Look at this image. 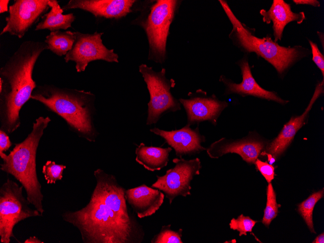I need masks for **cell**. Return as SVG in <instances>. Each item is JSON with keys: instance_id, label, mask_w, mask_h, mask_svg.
<instances>
[{"instance_id": "6da1fadb", "label": "cell", "mask_w": 324, "mask_h": 243, "mask_svg": "<svg viewBox=\"0 0 324 243\" xmlns=\"http://www.w3.org/2000/svg\"><path fill=\"white\" fill-rule=\"evenodd\" d=\"M96 185L86 206L65 211L63 220L76 227L84 243H140L142 226L129 212L126 190L115 177L98 168L94 172Z\"/></svg>"}, {"instance_id": "7a4b0ae2", "label": "cell", "mask_w": 324, "mask_h": 243, "mask_svg": "<svg viewBox=\"0 0 324 243\" xmlns=\"http://www.w3.org/2000/svg\"><path fill=\"white\" fill-rule=\"evenodd\" d=\"M46 49L45 42L24 41L0 69V129L7 134L20 125V111L36 87L32 78L34 65Z\"/></svg>"}, {"instance_id": "3957f363", "label": "cell", "mask_w": 324, "mask_h": 243, "mask_svg": "<svg viewBox=\"0 0 324 243\" xmlns=\"http://www.w3.org/2000/svg\"><path fill=\"white\" fill-rule=\"evenodd\" d=\"M95 97L90 92L51 84L36 87L31 96V99L41 102L63 118L79 137L89 142H95L98 135L93 121Z\"/></svg>"}, {"instance_id": "277c9868", "label": "cell", "mask_w": 324, "mask_h": 243, "mask_svg": "<svg viewBox=\"0 0 324 243\" xmlns=\"http://www.w3.org/2000/svg\"><path fill=\"white\" fill-rule=\"evenodd\" d=\"M51 120L40 116L33 123L32 130L22 142L16 144L13 150L2 159L0 170L12 175L24 188L27 199L42 215L43 194L37 178L36 155L44 131Z\"/></svg>"}, {"instance_id": "5b68a950", "label": "cell", "mask_w": 324, "mask_h": 243, "mask_svg": "<svg viewBox=\"0 0 324 243\" xmlns=\"http://www.w3.org/2000/svg\"><path fill=\"white\" fill-rule=\"evenodd\" d=\"M224 11L232 25L229 37L233 44L246 53L254 52L271 64L282 75L297 62L311 54L309 49L301 46L285 47L280 46L271 37L259 38L254 29L242 23L234 15L225 0H219Z\"/></svg>"}, {"instance_id": "8992f818", "label": "cell", "mask_w": 324, "mask_h": 243, "mask_svg": "<svg viewBox=\"0 0 324 243\" xmlns=\"http://www.w3.org/2000/svg\"><path fill=\"white\" fill-rule=\"evenodd\" d=\"M181 1L156 0L142 21V26L146 32L149 46L148 59L160 64L165 61L170 25Z\"/></svg>"}, {"instance_id": "52a82bcc", "label": "cell", "mask_w": 324, "mask_h": 243, "mask_svg": "<svg viewBox=\"0 0 324 243\" xmlns=\"http://www.w3.org/2000/svg\"><path fill=\"white\" fill-rule=\"evenodd\" d=\"M23 187L10 179L0 188V242L9 243L12 237L15 238L13 229L16 224L25 219L42 216L23 194Z\"/></svg>"}, {"instance_id": "ba28073f", "label": "cell", "mask_w": 324, "mask_h": 243, "mask_svg": "<svg viewBox=\"0 0 324 243\" xmlns=\"http://www.w3.org/2000/svg\"><path fill=\"white\" fill-rule=\"evenodd\" d=\"M139 70L150 95V100L147 103V125L156 124L164 114L181 109L179 100L173 96L170 91L171 88L174 87L175 81L166 78L165 68L157 72L153 70L152 67L142 64L139 66Z\"/></svg>"}, {"instance_id": "9c48e42d", "label": "cell", "mask_w": 324, "mask_h": 243, "mask_svg": "<svg viewBox=\"0 0 324 243\" xmlns=\"http://www.w3.org/2000/svg\"><path fill=\"white\" fill-rule=\"evenodd\" d=\"M173 162L175 166L167 170L163 176H157L156 181L151 185L165 194L170 204L178 196L186 197L191 194L190 182L195 176L200 174L202 168L198 158L189 160L176 158Z\"/></svg>"}, {"instance_id": "30bf717a", "label": "cell", "mask_w": 324, "mask_h": 243, "mask_svg": "<svg viewBox=\"0 0 324 243\" xmlns=\"http://www.w3.org/2000/svg\"><path fill=\"white\" fill-rule=\"evenodd\" d=\"M75 40L73 47L65 55V62L74 61L78 72L85 71L88 64L95 60L118 62V56L113 49L107 48L101 39L103 32L93 34L74 32Z\"/></svg>"}, {"instance_id": "8fae6325", "label": "cell", "mask_w": 324, "mask_h": 243, "mask_svg": "<svg viewBox=\"0 0 324 243\" xmlns=\"http://www.w3.org/2000/svg\"><path fill=\"white\" fill-rule=\"evenodd\" d=\"M49 0H16L9 7V15L0 35L8 33L22 38L50 8Z\"/></svg>"}, {"instance_id": "7c38bea8", "label": "cell", "mask_w": 324, "mask_h": 243, "mask_svg": "<svg viewBox=\"0 0 324 243\" xmlns=\"http://www.w3.org/2000/svg\"><path fill=\"white\" fill-rule=\"evenodd\" d=\"M188 99L178 100L183 106L187 116V125L199 124L207 121L215 126L217 119L228 103L219 100L214 95H207V92L198 89L194 92H189Z\"/></svg>"}, {"instance_id": "4fadbf2b", "label": "cell", "mask_w": 324, "mask_h": 243, "mask_svg": "<svg viewBox=\"0 0 324 243\" xmlns=\"http://www.w3.org/2000/svg\"><path fill=\"white\" fill-rule=\"evenodd\" d=\"M150 131L162 137L174 149L177 156L179 158L185 155L199 153L206 149L201 145L206 139L200 134L198 126L193 129L187 124L179 130L166 131L154 128L150 129Z\"/></svg>"}, {"instance_id": "5bb4252c", "label": "cell", "mask_w": 324, "mask_h": 243, "mask_svg": "<svg viewBox=\"0 0 324 243\" xmlns=\"http://www.w3.org/2000/svg\"><path fill=\"white\" fill-rule=\"evenodd\" d=\"M237 64L241 70L242 81L240 83H236L221 75L219 81L226 86L225 94H236L243 97L252 96L275 101L282 104L288 102L281 98L275 92L265 90L258 84L252 76L247 55L239 60Z\"/></svg>"}, {"instance_id": "9a60e30c", "label": "cell", "mask_w": 324, "mask_h": 243, "mask_svg": "<svg viewBox=\"0 0 324 243\" xmlns=\"http://www.w3.org/2000/svg\"><path fill=\"white\" fill-rule=\"evenodd\" d=\"M133 0H70L62 6L67 10L80 9L89 12L96 17L120 18L132 12Z\"/></svg>"}, {"instance_id": "2e32d148", "label": "cell", "mask_w": 324, "mask_h": 243, "mask_svg": "<svg viewBox=\"0 0 324 243\" xmlns=\"http://www.w3.org/2000/svg\"><path fill=\"white\" fill-rule=\"evenodd\" d=\"M237 140L223 138L211 145L207 153L212 159L218 158L229 153H237L248 163H254L263 148L264 144L248 136Z\"/></svg>"}, {"instance_id": "e0dca14e", "label": "cell", "mask_w": 324, "mask_h": 243, "mask_svg": "<svg viewBox=\"0 0 324 243\" xmlns=\"http://www.w3.org/2000/svg\"><path fill=\"white\" fill-rule=\"evenodd\" d=\"M125 197L139 218L151 216L163 202L164 194L161 191L145 184L126 190Z\"/></svg>"}, {"instance_id": "ac0fdd59", "label": "cell", "mask_w": 324, "mask_h": 243, "mask_svg": "<svg viewBox=\"0 0 324 243\" xmlns=\"http://www.w3.org/2000/svg\"><path fill=\"white\" fill-rule=\"evenodd\" d=\"M264 22L269 24L273 22V35L275 42L281 41L285 26L290 22L296 21L301 24L306 19L303 12L294 13L292 11L291 5L283 0H274L270 9L259 11Z\"/></svg>"}, {"instance_id": "d6986e66", "label": "cell", "mask_w": 324, "mask_h": 243, "mask_svg": "<svg viewBox=\"0 0 324 243\" xmlns=\"http://www.w3.org/2000/svg\"><path fill=\"white\" fill-rule=\"evenodd\" d=\"M324 92V80L316 86L310 101L301 115L292 117L286 124L277 137L268 146L267 151L273 157L280 155L293 140L297 131L305 123V120L313 104L320 94Z\"/></svg>"}, {"instance_id": "ffe728a7", "label": "cell", "mask_w": 324, "mask_h": 243, "mask_svg": "<svg viewBox=\"0 0 324 243\" xmlns=\"http://www.w3.org/2000/svg\"><path fill=\"white\" fill-rule=\"evenodd\" d=\"M172 149L170 147L148 146L141 143L135 149V160L149 171L160 170L167 165Z\"/></svg>"}, {"instance_id": "44dd1931", "label": "cell", "mask_w": 324, "mask_h": 243, "mask_svg": "<svg viewBox=\"0 0 324 243\" xmlns=\"http://www.w3.org/2000/svg\"><path fill=\"white\" fill-rule=\"evenodd\" d=\"M50 11L43 15L41 21L36 26L35 31L49 30L51 32L66 30L71 27L76 17L73 13L64 15V10L56 0H49Z\"/></svg>"}, {"instance_id": "7402d4cb", "label": "cell", "mask_w": 324, "mask_h": 243, "mask_svg": "<svg viewBox=\"0 0 324 243\" xmlns=\"http://www.w3.org/2000/svg\"><path fill=\"white\" fill-rule=\"evenodd\" d=\"M75 40L74 32H51L46 36L45 42L49 49L59 56L65 55L71 49Z\"/></svg>"}, {"instance_id": "603a6c76", "label": "cell", "mask_w": 324, "mask_h": 243, "mask_svg": "<svg viewBox=\"0 0 324 243\" xmlns=\"http://www.w3.org/2000/svg\"><path fill=\"white\" fill-rule=\"evenodd\" d=\"M324 189L315 192L298 206V211L303 218L310 231L315 233L312 213L316 203L324 196Z\"/></svg>"}, {"instance_id": "cb8c5ba5", "label": "cell", "mask_w": 324, "mask_h": 243, "mask_svg": "<svg viewBox=\"0 0 324 243\" xmlns=\"http://www.w3.org/2000/svg\"><path fill=\"white\" fill-rule=\"evenodd\" d=\"M279 205L276 203V194L271 183H269L267 188V202L264 211L262 223L268 227L272 221L276 217L278 213Z\"/></svg>"}, {"instance_id": "d4e9b609", "label": "cell", "mask_w": 324, "mask_h": 243, "mask_svg": "<svg viewBox=\"0 0 324 243\" xmlns=\"http://www.w3.org/2000/svg\"><path fill=\"white\" fill-rule=\"evenodd\" d=\"M171 225L162 227L160 232L154 235L152 243H182L181 240L182 229L177 231L170 229Z\"/></svg>"}, {"instance_id": "484cf974", "label": "cell", "mask_w": 324, "mask_h": 243, "mask_svg": "<svg viewBox=\"0 0 324 243\" xmlns=\"http://www.w3.org/2000/svg\"><path fill=\"white\" fill-rule=\"evenodd\" d=\"M66 166L56 164L55 162L48 161L43 165L42 173L48 184H55L57 180L63 178V173Z\"/></svg>"}, {"instance_id": "4316f807", "label": "cell", "mask_w": 324, "mask_h": 243, "mask_svg": "<svg viewBox=\"0 0 324 243\" xmlns=\"http://www.w3.org/2000/svg\"><path fill=\"white\" fill-rule=\"evenodd\" d=\"M257 221H255L249 216H245L243 214L237 218H232L229 223L230 228L239 232V236L246 235L247 232H252Z\"/></svg>"}, {"instance_id": "83f0119b", "label": "cell", "mask_w": 324, "mask_h": 243, "mask_svg": "<svg viewBox=\"0 0 324 243\" xmlns=\"http://www.w3.org/2000/svg\"><path fill=\"white\" fill-rule=\"evenodd\" d=\"M258 169L265 178L268 183H270L274 178L275 168L267 162H263L259 159H257L255 162Z\"/></svg>"}, {"instance_id": "f1b7e54d", "label": "cell", "mask_w": 324, "mask_h": 243, "mask_svg": "<svg viewBox=\"0 0 324 243\" xmlns=\"http://www.w3.org/2000/svg\"><path fill=\"white\" fill-rule=\"evenodd\" d=\"M310 44L311 53L312 54V60L317 67L320 69L322 75L324 76V56L320 51L317 45L310 40H308Z\"/></svg>"}, {"instance_id": "f546056e", "label": "cell", "mask_w": 324, "mask_h": 243, "mask_svg": "<svg viewBox=\"0 0 324 243\" xmlns=\"http://www.w3.org/2000/svg\"><path fill=\"white\" fill-rule=\"evenodd\" d=\"M12 146V143L10 140L7 133L4 130H0V157L3 159L6 155L4 153L7 151Z\"/></svg>"}, {"instance_id": "4dcf8cb0", "label": "cell", "mask_w": 324, "mask_h": 243, "mask_svg": "<svg viewBox=\"0 0 324 243\" xmlns=\"http://www.w3.org/2000/svg\"><path fill=\"white\" fill-rule=\"evenodd\" d=\"M293 2L297 4H306L311 5L314 7H320V3L317 0H293Z\"/></svg>"}, {"instance_id": "1f68e13d", "label": "cell", "mask_w": 324, "mask_h": 243, "mask_svg": "<svg viewBox=\"0 0 324 243\" xmlns=\"http://www.w3.org/2000/svg\"><path fill=\"white\" fill-rule=\"evenodd\" d=\"M9 0H0V13L2 14L8 11V5Z\"/></svg>"}, {"instance_id": "d6a6232c", "label": "cell", "mask_w": 324, "mask_h": 243, "mask_svg": "<svg viewBox=\"0 0 324 243\" xmlns=\"http://www.w3.org/2000/svg\"><path fill=\"white\" fill-rule=\"evenodd\" d=\"M24 243H44L43 241H41L37 237L35 236L30 237L27 239H26Z\"/></svg>"}, {"instance_id": "836d02e7", "label": "cell", "mask_w": 324, "mask_h": 243, "mask_svg": "<svg viewBox=\"0 0 324 243\" xmlns=\"http://www.w3.org/2000/svg\"><path fill=\"white\" fill-rule=\"evenodd\" d=\"M313 243H324V233L323 232L318 236L312 242Z\"/></svg>"}]
</instances>
